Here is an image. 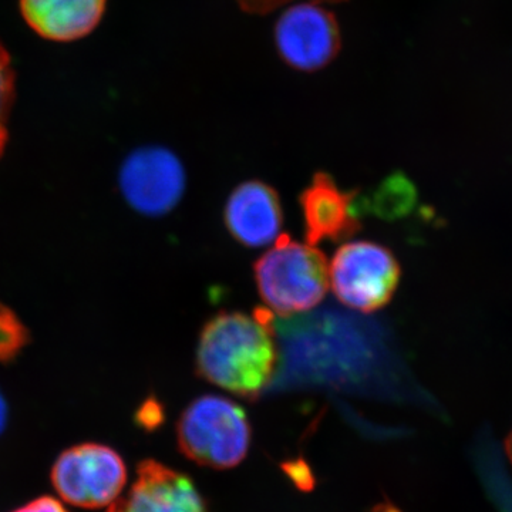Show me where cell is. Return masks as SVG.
Returning a JSON list of instances; mask_svg holds the SVG:
<instances>
[{"label":"cell","mask_w":512,"mask_h":512,"mask_svg":"<svg viewBox=\"0 0 512 512\" xmlns=\"http://www.w3.org/2000/svg\"><path fill=\"white\" fill-rule=\"evenodd\" d=\"M107 0H20L23 19L37 35L73 42L99 26Z\"/></svg>","instance_id":"11"},{"label":"cell","mask_w":512,"mask_h":512,"mask_svg":"<svg viewBox=\"0 0 512 512\" xmlns=\"http://www.w3.org/2000/svg\"><path fill=\"white\" fill-rule=\"evenodd\" d=\"M15 70L8 50L0 43V157L9 138V120L16 92Z\"/></svg>","instance_id":"13"},{"label":"cell","mask_w":512,"mask_h":512,"mask_svg":"<svg viewBox=\"0 0 512 512\" xmlns=\"http://www.w3.org/2000/svg\"><path fill=\"white\" fill-rule=\"evenodd\" d=\"M507 453H508V457H510V460H511V463H512V433L510 434V437H508Z\"/></svg>","instance_id":"19"},{"label":"cell","mask_w":512,"mask_h":512,"mask_svg":"<svg viewBox=\"0 0 512 512\" xmlns=\"http://www.w3.org/2000/svg\"><path fill=\"white\" fill-rule=\"evenodd\" d=\"M126 483L123 458L103 444L67 448L52 468V484L60 498L86 510L109 508L123 494Z\"/></svg>","instance_id":"5"},{"label":"cell","mask_w":512,"mask_h":512,"mask_svg":"<svg viewBox=\"0 0 512 512\" xmlns=\"http://www.w3.org/2000/svg\"><path fill=\"white\" fill-rule=\"evenodd\" d=\"M29 343L28 329L8 306L0 303V363L15 359Z\"/></svg>","instance_id":"12"},{"label":"cell","mask_w":512,"mask_h":512,"mask_svg":"<svg viewBox=\"0 0 512 512\" xmlns=\"http://www.w3.org/2000/svg\"><path fill=\"white\" fill-rule=\"evenodd\" d=\"M275 45L292 69L318 72L338 57L342 32L338 19L325 5L295 3L276 20Z\"/></svg>","instance_id":"7"},{"label":"cell","mask_w":512,"mask_h":512,"mask_svg":"<svg viewBox=\"0 0 512 512\" xmlns=\"http://www.w3.org/2000/svg\"><path fill=\"white\" fill-rule=\"evenodd\" d=\"M107 512H210L204 498L187 474L144 460L126 493Z\"/></svg>","instance_id":"9"},{"label":"cell","mask_w":512,"mask_h":512,"mask_svg":"<svg viewBox=\"0 0 512 512\" xmlns=\"http://www.w3.org/2000/svg\"><path fill=\"white\" fill-rule=\"evenodd\" d=\"M278 366L271 315L261 309L220 312L207 320L195 348V370L208 383L248 402L268 389Z\"/></svg>","instance_id":"1"},{"label":"cell","mask_w":512,"mask_h":512,"mask_svg":"<svg viewBox=\"0 0 512 512\" xmlns=\"http://www.w3.org/2000/svg\"><path fill=\"white\" fill-rule=\"evenodd\" d=\"M127 204L146 217H163L183 200L187 174L180 157L161 146L137 148L128 154L119 173Z\"/></svg>","instance_id":"6"},{"label":"cell","mask_w":512,"mask_h":512,"mask_svg":"<svg viewBox=\"0 0 512 512\" xmlns=\"http://www.w3.org/2000/svg\"><path fill=\"white\" fill-rule=\"evenodd\" d=\"M256 289L279 315L309 311L325 299L330 285L325 254L282 234L254 264Z\"/></svg>","instance_id":"2"},{"label":"cell","mask_w":512,"mask_h":512,"mask_svg":"<svg viewBox=\"0 0 512 512\" xmlns=\"http://www.w3.org/2000/svg\"><path fill=\"white\" fill-rule=\"evenodd\" d=\"M229 235L247 248H261L281 237L284 210L272 185L261 180L238 184L224 207Z\"/></svg>","instance_id":"10"},{"label":"cell","mask_w":512,"mask_h":512,"mask_svg":"<svg viewBox=\"0 0 512 512\" xmlns=\"http://www.w3.org/2000/svg\"><path fill=\"white\" fill-rule=\"evenodd\" d=\"M284 468L286 473L289 474V477L295 481V484L298 485V487L303 488V490H306V488H312L313 477L311 476V473H309V468L306 464L296 463L295 461V463L292 464H285Z\"/></svg>","instance_id":"17"},{"label":"cell","mask_w":512,"mask_h":512,"mask_svg":"<svg viewBox=\"0 0 512 512\" xmlns=\"http://www.w3.org/2000/svg\"><path fill=\"white\" fill-rule=\"evenodd\" d=\"M12 512H69L64 508V505L60 503L57 498L45 497L36 498V500L30 501L29 504L23 505L18 510Z\"/></svg>","instance_id":"15"},{"label":"cell","mask_w":512,"mask_h":512,"mask_svg":"<svg viewBox=\"0 0 512 512\" xmlns=\"http://www.w3.org/2000/svg\"><path fill=\"white\" fill-rule=\"evenodd\" d=\"M291 2L292 0H237L242 12L262 16L268 15V13L274 12V10ZM305 2L320 3V5H338V3L348 2V0H305Z\"/></svg>","instance_id":"14"},{"label":"cell","mask_w":512,"mask_h":512,"mask_svg":"<svg viewBox=\"0 0 512 512\" xmlns=\"http://www.w3.org/2000/svg\"><path fill=\"white\" fill-rule=\"evenodd\" d=\"M9 419V407L6 403L5 396L0 392V434L6 429Z\"/></svg>","instance_id":"18"},{"label":"cell","mask_w":512,"mask_h":512,"mask_svg":"<svg viewBox=\"0 0 512 512\" xmlns=\"http://www.w3.org/2000/svg\"><path fill=\"white\" fill-rule=\"evenodd\" d=\"M355 200L356 192L343 190L332 175L325 171L313 174L299 194L306 242L316 247L320 242L355 237L362 229Z\"/></svg>","instance_id":"8"},{"label":"cell","mask_w":512,"mask_h":512,"mask_svg":"<svg viewBox=\"0 0 512 512\" xmlns=\"http://www.w3.org/2000/svg\"><path fill=\"white\" fill-rule=\"evenodd\" d=\"M402 268L389 248L372 241L346 242L333 255L329 281L340 303L363 313L389 305Z\"/></svg>","instance_id":"4"},{"label":"cell","mask_w":512,"mask_h":512,"mask_svg":"<svg viewBox=\"0 0 512 512\" xmlns=\"http://www.w3.org/2000/svg\"><path fill=\"white\" fill-rule=\"evenodd\" d=\"M252 429L245 410L218 394L192 400L177 423V446L201 467L229 470L248 456Z\"/></svg>","instance_id":"3"},{"label":"cell","mask_w":512,"mask_h":512,"mask_svg":"<svg viewBox=\"0 0 512 512\" xmlns=\"http://www.w3.org/2000/svg\"><path fill=\"white\" fill-rule=\"evenodd\" d=\"M138 420H140V424L146 426V429L157 427L163 421V410H161L160 404L153 400L144 403L138 412Z\"/></svg>","instance_id":"16"}]
</instances>
